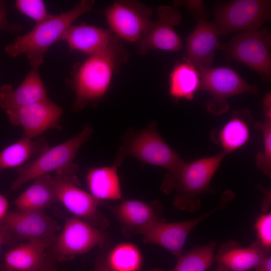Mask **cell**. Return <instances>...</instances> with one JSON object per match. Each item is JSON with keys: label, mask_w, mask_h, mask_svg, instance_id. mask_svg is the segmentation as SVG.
I'll return each mask as SVG.
<instances>
[{"label": "cell", "mask_w": 271, "mask_h": 271, "mask_svg": "<svg viewBox=\"0 0 271 271\" xmlns=\"http://www.w3.org/2000/svg\"><path fill=\"white\" fill-rule=\"evenodd\" d=\"M8 202L7 198L0 194V225H1L8 212Z\"/></svg>", "instance_id": "cell-36"}, {"label": "cell", "mask_w": 271, "mask_h": 271, "mask_svg": "<svg viewBox=\"0 0 271 271\" xmlns=\"http://www.w3.org/2000/svg\"><path fill=\"white\" fill-rule=\"evenodd\" d=\"M15 6L22 14L34 20L35 24L43 21L49 16L42 0H17Z\"/></svg>", "instance_id": "cell-30"}, {"label": "cell", "mask_w": 271, "mask_h": 271, "mask_svg": "<svg viewBox=\"0 0 271 271\" xmlns=\"http://www.w3.org/2000/svg\"><path fill=\"white\" fill-rule=\"evenodd\" d=\"M157 12V19L139 41L141 54L151 50L177 51L183 48L181 39L174 28L181 22V15L178 8L162 5L158 8Z\"/></svg>", "instance_id": "cell-15"}, {"label": "cell", "mask_w": 271, "mask_h": 271, "mask_svg": "<svg viewBox=\"0 0 271 271\" xmlns=\"http://www.w3.org/2000/svg\"><path fill=\"white\" fill-rule=\"evenodd\" d=\"M47 247L35 242L21 244L6 253L0 271H37L47 260Z\"/></svg>", "instance_id": "cell-21"}, {"label": "cell", "mask_w": 271, "mask_h": 271, "mask_svg": "<svg viewBox=\"0 0 271 271\" xmlns=\"http://www.w3.org/2000/svg\"><path fill=\"white\" fill-rule=\"evenodd\" d=\"M109 208L119 222L126 237L139 234L147 226L165 221L161 215V205L158 201L147 204L136 200H126Z\"/></svg>", "instance_id": "cell-16"}, {"label": "cell", "mask_w": 271, "mask_h": 271, "mask_svg": "<svg viewBox=\"0 0 271 271\" xmlns=\"http://www.w3.org/2000/svg\"><path fill=\"white\" fill-rule=\"evenodd\" d=\"M105 250L97 257L93 271H113L107 263Z\"/></svg>", "instance_id": "cell-35"}, {"label": "cell", "mask_w": 271, "mask_h": 271, "mask_svg": "<svg viewBox=\"0 0 271 271\" xmlns=\"http://www.w3.org/2000/svg\"><path fill=\"white\" fill-rule=\"evenodd\" d=\"M259 241L265 248L270 250L271 213L265 212L257 218L255 224Z\"/></svg>", "instance_id": "cell-31"}, {"label": "cell", "mask_w": 271, "mask_h": 271, "mask_svg": "<svg viewBox=\"0 0 271 271\" xmlns=\"http://www.w3.org/2000/svg\"><path fill=\"white\" fill-rule=\"evenodd\" d=\"M222 209V205L219 203L211 210L191 220L174 223L155 222L142 229L139 234L142 235L144 242L160 246L178 258L182 255L186 239L193 228Z\"/></svg>", "instance_id": "cell-13"}, {"label": "cell", "mask_w": 271, "mask_h": 271, "mask_svg": "<svg viewBox=\"0 0 271 271\" xmlns=\"http://www.w3.org/2000/svg\"><path fill=\"white\" fill-rule=\"evenodd\" d=\"M52 182L57 201L75 217L103 230L108 227L107 218L98 209L103 202L81 189L76 175L56 174Z\"/></svg>", "instance_id": "cell-9"}, {"label": "cell", "mask_w": 271, "mask_h": 271, "mask_svg": "<svg viewBox=\"0 0 271 271\" xmlns=\"http://www.w3.org/2000/svg\"><path fill=\"white\" fill-rule=\"evenodd\" d=\"M227 155L222 151L185 162L177 173L165 175L161 190L166 194L175 193L173 204L178 209L190 212L198 210L201 207L199 196L210 191L211 181Z\"/></svg>", "instance_id": "cell-3"}, {"label": "cell", "mask_w": 271, "mask_h": 271, "mask_svg": "<svg viewBox=\"0 0 271 271\" xmlns=\"http://www.w3.org/2000/svg\"><path fill=\"white\" fill-rule=\"evenodd\" d=\"M117 167H94L88 170L86 180L90 193L100 201L119 200L122 197Z\"/></svg>", "instance_id": "cell-24"}, {"label": "cell", "mask_w": 271, "mask_h": 271, "mask_svg": "<svg viewBox=\"0 0 271 271\" xmlns=\"http://www.w3.org/2000/svg\"><path fill=\"white\" fill-rule=\"evenodd\" d=\"M200 86L199 71L188 59L174 66L169 75V93L173 99L192 100Z\"/></svg>", "instance_id": "cell-26"}, {"label": "cell", "mask_w": 271, "mask_h": 271, "mask_svg": "<svg viewBox=\"0 0 271 271\" xmlns=\"http://www.w3.org/2000/svg\"><path fill=\"white\" fill-rule=\"evenodd\" d=\"M54 259L47 258L44 264L37 271H59L55 266Z\"/></svg>", "instance_id": "cell-38"}, {"label": "cell", "mask_w": 271, "mask_h": 271, "mask_svg": "<svg viewBox=\"0 0 271 271\" xmlns=\"http://www.w3.org/2000/svg\"><path fill=\"white\" fill-rule=\"evenodd\" d=\"M5 112L10 123L21 126L24 135L30 138L51 129H61L59 122L63 111L48 98Z\"/></svg>", "instance_id": "cell-14"}, {"label": "cell", "mask_w": 271, "mask_h": 271, "mask_svg": "<svg viewBox=\"0 0 271 271\" xmlns=\"http://www.w3.org/2000/svg\"><path fill=\"white\" fill-rule=\"evenodd\" d=\"M7 2L0 0V30L8 32H18L23 29V26L20 24L13 23L7 19Z\"/></svg>", "instance_id": "cell-33"}, {"label": "cell", "mask_w": 271, "mask_h": 271, "mask_svg": "<svg viewBox=\"0 0 271 271\" xmlns=\"http://www.w3.org/2000/svg\"><path fill=\"white\" fill-rule=\"evenodd\" d=\"M174 6L177 7L180 6L185 7L197 20L204 19L206 15L205 5L202 1H176Z\"/></svg>", "instance_id": "cell-32"}, {"label": "cell", "mask_w": 271, "mask_h": 271, "mask_svg": "<svg viewBox=\"0 0 271 271\" xmlns=\"http://www.w3.org/2000/svg\"><path fill=\"white\" fill-rule=\"evenodd\" d=\"M215 241L193 248L190 251L178 258L177 262L172 271H206L214 260ZM149 271H161L153 269Z\"/></svg>", "instance_id": "cell-28"}, {"label": "cell", "mask_w": 271, "mask_h": 271, "mask_svg": "<svg viewBox=\"0 0 271 271\" xmlns=\"http://www.w3.org/2000/svg\"><path fill=\"white\" fill-rule=\"evenodd\" d=\"M271 35L266 27L245 31L228 42L221 43L219 50L229 62L237 61L257 73L264 81L271 77Z\"/></svg>", "instance_id": "cell-6"}, {"label": "cell", "mask_w": 271, "mask_h": 271, "mask_svg": "<svg viewBox=\"0 0 271 271\" xmlns=\"http://www.w3.org/2000/svg\"><path fill=\"white\" fill-rule=\"evenodd\" d=\"M153 10L137 1H116L105 10L108 24L116 35L135 42L149 30Z\"/></svg>", "instance_id": "cell-11"}, {"label": "cell", "mask_w": 271, "mask_h": 271, "mask_svg": "<svg viewBox=\"0 0 271 271\" xmlns=\"http://www.w3.org/2000/svg\"><path fill=\"white\" fill-rule=\"evenodd\" d=\"M264 120L254 127L262 134V150L256 156V164L267 176H271V94L266 93L263 100Z\"/></svg>", "instance_id": "cell-29"}, {"label": "cell", "mask_w": 271, "mask_h": 271, "mask_svg": "<svg viewBox=\"0 0 271 271\" xmlns=\"http://www.w3.org/2000/svg\"><path fill=\"white\" fill-rule=\"evenodd\" d=\"M33 180L15 200L14 204L17 210L43 211L57 201L52 178L49 174L39 176Z\"/></svg>", "instance_id": "cell-23"}, {"label": "cell", "mask_w": 271, "mask_h": 271, "mask_svg": "<svg viewBox=\"0 0 271 271\" xmlns=\"http://www.w3.org/2000/svg\"><path fill=\"white\" fill-rule=\"evenodd\" d=\"M113 165L120 167L127 156L136 158L142 165H151L177 173L186 162L163 139L151 121L144 128L129 129L123 137Z\"/></svg>", "instance_id": "cell-4"}, {"label": "cell", "mask_w": 271, "mask_h": 271, "mask_svg": "<svg viewBox=\"0 0 271 271\" xmlns=\"http://www.w3.org/2000/svg\"><path fill=\"white\" fill-rule=\"evenodd\" d=\"M47 98L46 89L37 68H32L16 88L9 84L0 87V108L5 111Z\"/></svg>", "instance_id": "cell-18"}, {"label": "cell", "mask_w": 271, "mask_h": 271, "mask_svg": "<svg viewBox=\"0 0 271 271\" xmlns=\"http://www.w3.org/2000/svg\"><path fill=\"white\" fill-rule=\"evenodd\" d=\"M115 37L106 29L82 23L71 25L60 40L66 41L71 50L80 51L90 55L105 48Z\"/></svg>", "instance_id": "cell-20"}, {"label": "cell", "mask_w": 271, "mask_h": 271, "mask_svg": "<svg viewBox=\"0 0 271 271\" xmlns=\"http://www.w3.org/2000/svg\"><path fill=\"white\" fill-rule=\"evenodd\" d=\"M269 251L259 241L246 248L231 241L222 245L216 259L220 271H247L256 268L269 256Z\"/></svg>", "instance_id": "cell-19"}, {"label": "cell", "mask_w": 271, "mask_h": 271, "mask_svg": "<svg viewBox=\"0 0 271 271\" xmlns=\"http://www.w3.org/2000/svg\"><path fill=\"white\" fill-rule=\"evenodd\" d=\"M106 260L113 271H140L142 257L138 247L131 243L119 244L106 255Z\"/></svg>", "instance_id": "cell-27"}, {"label": "cell", "mask_w": 271, "mask_h": 271, "mask_svg": "<svg viewBox=\"0 0 271 271\" xmlns=\"http://www.w3.org/2000/svg\"><path fill=\"white\" fill-rule=\"evenodd\" d=\"M53 245L54 258L64 261L85 253L96 246L106 250L109 240L103 230L74 217L65 220L63 229Z\"/></svg>", "instance_id": "cell-10"}, {"label": "cell", "mask_w": 271, "mask_h": 271, "mask_svg": "<svg viewBox=\"0 0 271 271\" xmlns=\"http://www.w3.org/2000/svg\"><path fill=\"white\" fill-rule=\"evenodd\" d=\"M255 268V271H271L270 256H267Z\"/></svg>", "instance_id": "cell-37"}, {"label": "cell", "mask_w": 271, "mask_h": 271, "mask_svg": "<svg viewBox=\"0 0 271 271\" xmlns=\"http://www.w3.org/2000/svg\"><path fill=\"white\" fill-rule=\"evenodd\" d=\"M94 4V1L82 0L67 12L55 15H49L43 21L35 24L31 31L17 37L12 43L6 45L4 48L5 52L13 58L25 54L32 68L38 69L50 47L60 41L72 23L91 10Z\"/></svg>", "instance_id": "cell-2"}, {"label": "cell", "mask_w": 271, "mask_h": 271, "mask_svg": "<svg viewBox=\"0 0 271 271\" xmlns=\"http://www.w3.org/2000/svg\"><path fill=\"white\" fill-rule=\"evenodd\" d=\"M252 121V116L249 110L233 111L231 118L218 132V140L222 148V152L228 155L248 142Z\"/></svg>", "instance_id": "cell-22"}, {"label": "cell", "mask_w": 271, "mask_h": 271, "mask_svg": "<svg viewBox=\"0 0 271 271\" xmlns=\"http://www.w3.org/2000/svg\"><path fill=\"white\" fill-rule=\"evenodd\" d=\"M93 132L92 127L86 124L77 135L49 147L30 162L16 168L18 176L11 185V190H17L25 183L52 171H56V174L76 175L78 166L73 162L74 159Z\"/></svg>", "instance_id": "cell-5"}, {"label": "cell", "mask_w": 271, "mask_h": 271, "mask_svg": "<svg viewBox=\"0 0 271 271\" xmlns=\"http://www.w3.org/2000/svg\"><path fill=\"white\" fill-rule=\"evenodd\" d=\"M48 148L46 140L30 138L23 134L18 141L0 152V171L20 167L28 160L37 158Z\"/></svg>", "instance_id": "cell-25"}, {"label": "cell", "mask_w": 271, "mask_h": 271, "mask_svg": "<svg viewBox=\"0 0 271 271\" xmlns=\"http://www.w3.org/2000/svg\"><path fill=\"white\" fill-rule=\"evenodd\" d=\"M220 34L213 22L201 19L186 40L188 60L198 69L212 67L214 52L220 45Z\"/></svg>", "instance_id": "cell-17"}, {"label": "cell", "mask_w": 271, "mask_h": 271, "mask_svg": "<svg viewBox=\"0 0 271 271\" xmlns=\"http://www.w3.org/2000/svg\"><path fill=\"white\" fill-rule=\"evenodd\" d=\"M13 238L7 227L3 224L0 225V250L2 245L11 244Z\"/></svg>", "instance_id": "cell-34"}, {"label": "cell", "mask_w": 271, "mask_h": 271, "mask_svg": "<svg viewBox=\"0 0 271 271\" xmlns=\"http://www.w3.org/2000/svg\"><path fill=\"white\" fill-rule=\"evenodd\" d=\"M214 19L220 35L258 30L271 16L270 0H235L218 5Z\"/></svg>", "instance_id": "cell-7"}, {"label": "cell", "mask_w": 271, "mask_h": 271, "mask_svg": "<svg viewBox=\"0 0 271 271\" xmlns=\"http://www.w3.org/2000/svg\"><path fill=\"white\" fill-rule=\"evenodd\" d=\"M200 75V90L209 93L207 111L213 115L226 113L229 109L227 99L243 93L256 94L257 86L248 83L235 70L225 66L198 69Z\"/></svg>", "instance_id": "cell-8"}, {"label": "cell", "mask_w": 271, "mask_h": 271, "mask_svg": "<svg viewBox=\"0 0 271 271\" xmlns=\"http://www.w3.org/2000/svg\"><path fill=\"white\" fill-rule=\"evenodd\" d=\"M20 240L41 243L48 247L55 242L59 225L41 211L9 212L3 223Z\"/></svg>", "instance_id": "cell-12"}, {"label": "cell", "mask_w": 271, "mask_h": 271, "mask_svg": "<svg viewBox=\"0 0 271 271\" xmlns=\"http://www.w3.org/2000/svg\"><path fill=\"white\" fill-rule=\"evenodd\" d=\"M127 57V51L116 37L105 48L89 55L70 82L76 95L73 110L80 111L102 99L113 73Z\"/></svg>", "instance_id": "cell-1"}]
</instances>
